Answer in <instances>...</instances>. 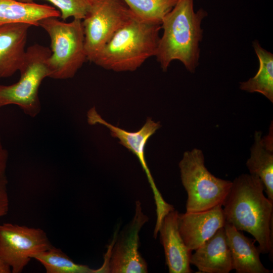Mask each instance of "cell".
<instances>
[{
    "instance_id": "277c9868",
    "label": "cell",
    "mask_w": 273,
    "mask_h": 273,
    "mask_svg": "<svg viewBox=\"0 0 273 273\" xmlns=\"http://www.w3.org/2000/svg\"><path fill=\"white\" fill-rule=\"evenodd\" d=\"M58 18H45L39 21L38 26L48 33L51 40L49 77L67 79L73 77L87 60L84 34L82 20L65 22Z\"/></svg>"
},
{
    "instance_id": "7402d4cb",
    "label": "cell",
    "mask_w": 273,
    "mask_h": 273,
    "mask_svg": "<svg viewBox=\"0 0 273 273\" xmlns=\"http://www.w3.org/2000/svg\"><path fill=\"white\" fill-rule=\"evenodd\" d=\"M8 158V152L3 146L0 135V219L7 214L9 209L7 175Z\"/></svg>"
},
{
    "instance_id": "44dd1931",
    "label": "cell",
    "mask_w": 273,
    "mask_h": 273,
    "mask_svg": "<svg viewBox=\"0 0 273 273\" xmlns=\"http://www.w3.org/2000/svg\"><path fill=\"white\" fill-rule=\"evenodd\" d=\"M21 2L31 3L35 0H16ZM57 7L61 17L66 20L69 17L82 20L87 12L91 0H46Z\"/></svg>"
},
{
    "instance_id": "3957f363",
    "label": "cell",
    "mask_w": 273,
    "mask_h": 273,
    "mask_svg": "<svg viewBox=\"0 0 273 273\" xmlns=\"http://www.w3.org/2000/svg\"><path fill=\"white\" fill-rule=\"evenodd\" d=\"M161 29L160 24L135 16L113 35L93 63L115 72L134 71L155 57Z\"/></svg>"
},
{
    "instance_id": "ba28073f",
    "label": "cell",
    "mask_w": 273,
    "mask_h": 273,
    "mask_svg": "<svg viewBox=\"0 0 273 273\" xmlns=\"http://www.w3.org/2000/svg\"><path fill=\"white\" fill-rule=\"evenodd\" d=\"M149 220L143 211L141 203L135 202L132 219L125 225L109 247L102 266L95 273H146L147 262L139 252V233Z\"/></svg>"
},
{
    "instance_id": "ac0fdd59",
    "label": "cell",
    "mask_w": 273,
    "mask_h": 273,
    "mask_svg": "<svg viewBox=\"0 0 273 273\" xmlns=\"http://www.w3.org/2000/svg\"><path fill=\"white\" fill-rule=\"evenodd\" d=\"M253 47L259 60L256 75L248 80L240 82V88L249 93H258L273 102V55L261 47L255 40Z\"/></svg>"
},
{
    "instance_id": "5bb4252c",
    "label": "cell",
    "mask_w": 273,
    "mask_h": 273,
    "mask_svg": "<svg viewBox=\"0 0 273 273\" xmlns=\"http://www.w3.org/2000/svg\"><path fill=\"white\" fill-rule=\"evenodd\" d=\"M192 254L190 263L200 272L229 273L233 269V260L224 227L205 241Z\"/></svg>"
},
{
    "instance_id": "7c38bea8",
    "label": "cell",
    "mask_w": 273,
    "mask_h": 273,
    "mask_svg": "<svg viewBox=\"0 0 273 273\" xmlns=\"http://www.w3.org/2000/svg\"><path fill=\"white\" fill-rule=\"evenodd\" d=\"M179 213L175 209L164 217L158 233L166 264L170 273H191L190 258L192 251L183 240L178 229Z\"/></svg>"
},
{
    "instance_id": "2e32d148",
    "label": "cell",
    "mask_w": 273,
    "mask_h": 273,
    "mask_svg": "<svg viewBox=\"0 0 273 273\" xmlns=\"http://www.w3.org/2000/svg\"><path fill=\"white\" fill-rule=\"evenodd\" d=\"M272 122L268 134L262 136L256 131L250 155L246 161L249 173L258 176L263 183L267 198L273 203V131Z\"/></svg>"
},
{
    "instance_id": "603a6c76",
    "label": "cell",
    "mask_w": 273,
    "mask_h": 273,
    "mask_svg": "<svg viewBox=\"0 0 273 273\" xmlns=\"http://www.w3.org/2000/svg\"><path fill=\"white\" fill-rule=\"evenodd\" d=\"M11 267L0 257V273H11Z\"/></svg>"
},
{
    "instance_id": "4fadbf2b",
    "label": "cell",
    "mask_w": 273,
    "mask_h": 273,
    "mask_svg": "<svg viewBox=\"0 0 273 273\" xmlns=\"http://www.w3.org/2000/svg\"><path fill=\"white\" fill-rule=\"evenodd\" d=\"M31 26L22 23L0 25V78L10 77L20 69Z\"/></svg>"
},
{
    "instance_id": "8992f818",
    "label": "cell",
    "mask_w": 273,
    "mask_h": 273,
    "mask_svg": "<svg viewBox=\"0 0 273 273\" xmlns=\"http://www.w3.org/2000/svg\"><path fill=\"white\" fill-rule=\"evenodd\" d=\"M51 53L49 48L37 43L27 49L19 80L9 85L0 84V108L15 105L31 117L40 113L39 88L49 76L47 62Z\"/></svg>"
},
{
    "instance_id": "ffe728a7",
    "label": "cell",
    "mask_w": 273,
    "mask_h": 273,
    "mask_svg": "<svg viewBox=\"0 0 273 273\" xmlns=\"http://www.w3.org/2000/svg\"><path fill=\"white\" fill-rule=\"evenodd\" d=\"M139 18L148 22L161 24L164 17L178 0H123Z\"/></svg>"
},
{
    "instance_id": "9c48e42d",
    "label": "cell",
    "mask_w": 273,
    "mask_h": 273,
    "mask_svg": "<svg viewBox=\"0 0 273 273\" xmlns=\"http://www.w3.org/2000/svg\"><path fill=\"white\" fill-rule=\"evenodd\" d=\"M52 246L45 232L11 223L0 224V257L20 273L33 257Z\"/></svg>"
},
{
    "instance_id": "52a82bcc",
    "label": "cell",
    "mask_w": 273,
    "mask_h": 273,
    "mask_svg": "<svg viewBox=\"0 0 273 273\" xmlns=\"http://www.w3.org/2000/svg\"><path fill=\"white\" fill-rule=\"evenodd\" d=\"M135 16L123 0H91L82 20L87 60L93 63L113 35Z\"/></svg>"
},
{
    "instance_id": "d6986e66",
    "label": "cell",
    "mask_w": 273,
    "mask_h": 273,
    "mask_svg": "<svg viewBox=\"0 0 273 273\" xmlns=\"http://www.w3.org/2000/svg\"><path fill=\"white\" fill-rule=\"evenodd\" d=\"M32 258L39 261L47 273H95V269L75 263L61 249L53 246Z\"/></svg>"
},
{
    "instance_id": "8fae6325",
    "label": "cell",
    "mask_w": 273,
    "mask_h": 273,
    "mask_svg": "<svg viewBox=\"0 0 273 273\" xmlns=\"http://www.w3.org/2000/svg\"><path fill=\"white\" fill-rule=\"evenodd\" d=\"M226 221L222 206L178 214V229L188 248L194 251L223 228Z\"/></svg>"
},
{
    "instance_id": "30bf717a",
    "label": "cell",
    "mask_w": 273,
    "mask_h": 273,
    "mask_svg": "<svg viewBox=\"0 0 273 273\" xmlns=\"http://www.w3.org/2000/svg\"><path fill=\"white\" fill-rule=\"evenodd\" d=\"M87 120L90 125L101 124L107 127L110 130L112 136L117 138L121 145L136 156L146 174L153 193L156 206L159 207L163 205L165 201L155 184L145 158L147 142L161 126L160 122H155L151 118L148 117L141 129L136 131L130 132L107 122L98 113L95 107L91 108L87 111Z\"/></svg>"
},
{
    "instance_id": "7a4b0ae2",
    "label": "cell",
    "mask_w": 273,
    "mask_h": 273,
    "mask_svg": "<svg viewBox=\"0 0 273 273\" xmlns=\"http://www.w3.org/2000/svg\"><path fill=\"white\" fill-rule=\"evenodd\" d=\"M207 12L201 8L195 11L194 0H178L163 18L160 37L155 57L164 72L174 60L180 61L194 73L199 65L203 30L202 20Z\"/></svg>"
},
{
    "instance_id": "9a60e30c",
    "label": "cell",
    "mask_w": 273,
    "mask_h": 273,
    "mask_svg": "<svg viewBox=\"0 0 273 273\" xmlns=\"http://www.w3.org/2000/svg\"><path fill=\"white\" fill-rule=\"evenodd\" d=\"M227 243L231 251L233 269L237 273H269L262 263L255 239L245 236L242 231L225 223L224 226Z\"/></svg>"
},
{
    "instance_id": "6da1fadb",
    "label": "cell",
    "mask_w": 273,
    "mask_h": 273,
    "mask_svg": "<svg viewBox=\"0 0 273 273\" xmlns=\"http://www.w3.org/2000/svg\"><path fill=\"white\" fill-rule=\"evenodd\" d=\"M264 187L257 176L243 173L232 181L222 204L225 221L237 230L250 234L261 253L273 252V203L264 194Z\"/></svg>"
},
{
    "instance_id": "e0dca14e",
    "label": "cell",
    "mask_w": 273,
    "mask_h": 273,
    "mask_svg": "<svg viewBox=\"0 0 273 273\" xmlns=\"http://www.w3.org/2000/svg\"><path fill=\"white\" fill-rule=\"evenodd\" d=\"M49 17H61L59 10L48 5L16 0H0V25L27 23L38 26L41 20Z\"/></svg>"
},
{
    "instance_id": "5b68a950",
    "label": "cell",
    "mask_w": 273,
    "mask_h": 273,
    "mask_svg": "<svg viewBox=\"0 0 273 273\" xmlns=\"http://www.w3.org/2000/svg\"><path fill=\"white\" fill-rule=\"evenodd\" d=\"M181 183L187 193L186 212H198L222 205L232 181L213 175L205 165L203 151L184 152L178 164Z\"/></svg>"
}]
</instances>
